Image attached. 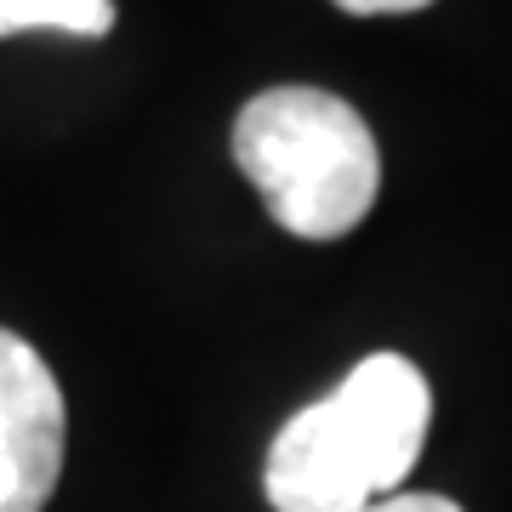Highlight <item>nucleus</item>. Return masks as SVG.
<instances>
[{
    "instance_id": "nucleus-2",
    "label": "nucleus",
    "mask_w": 512,
    "mask_h": 512,
    "mask_svg": "<svg viewBox=\"0 0 512 512\" xmlns=\"http://www.w3.org/2000/svg\"><path fill=\"white\" fill-rule=\"evenodd\" d=\"M234 165L296 239H342L382 194L365 114L325 86H268L234 120Z\"/></svg>"
},
{
    "instance_id": "nucleus-5",
    "label": "nucleus",
    "mask_w": 512,
    "mask_h": 512,
    "mask_svg": "<svg viewBox=\"0 0 512 512\" xmlns=\"http://www.w3.org/2000/svg\"><path fill=\"white\" fill-rule=\"evenodd\" d=\"M365 512H461L450 495H433V490H399V495H387V501H376V507Z\"/></svg>"
},
{
    "instance_id": "nucleus-1",
    "label": "nucleus",
    "mask_w": 512,
    "mask_h": 512,
    "mask_svg": "<svg viewBox=\"0 0 512 512\" xmlns=\"http://www.w3.org/2000/svg\"><path fill=\"white\" fill-rule=\"evenodd\" d=\"M433 427V387L404 353H365L302 404L268 444L262 495L274 512H365L399 495Z\"/></svg>"
},
{
    "instance_id": "nucleus-6",
    "label": "nucleus",
    "mask_w": 512,
    "mask_h": 512,
    "mask_svg": "<svg viewBox=\"0 0 512 512\" xmlns=\"http://www.w3.org/2000/svg\"><path fill=\"white\" fill-rule=\"evenodd\" d=\"M336 6L353 12V18H399V12H421L433 0H336Z\"/></svg>"
},
{
    "instance_id": "nucleus-4",
    "label": "nucleus",
    "mask_w": 512,
    "mask_h": 512,
    "mask_svg": "<svg viewBox=\"0 0 512 512\" xmlns=\"http://www.w3.org/2000/svg\"><path fill=\"white\" fill-rule=\"evenodd\" d=\"M23 29L97 40L114 29V0H0V40L23 35Z\"/></svg>"
},
{
    "instance_id": "nucleus-3",
    "label": "nucleus",
    "mask_w": 512,
    "mask_h": 512,
    "mask_svg": "<svg viewBox=\"0 0 512 512\" xmlns=\"http://www.w3.org/2000/svg\"><path fill=\"white\" fill-rule=\"evenodd\" d=\"M69 410L52 365L0 325V512H46L63 478Z\"/></svg>"
}]
</instances>
